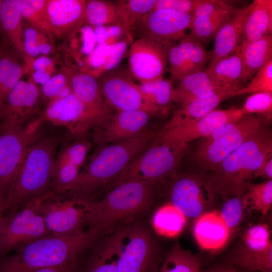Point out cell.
I'll return each instance as SVG.
<instances>
[{"label":"cell","instance_id":"obj_2","mask_svg":"<svg viewBox=\"0 0 272 272\" xmlns=\"http://www.w3.org/2000/svg\"><path fill=\"white\" fill-rule=\"evenodd\" d=\"M270 157L272 135L266 126L229 155L215 170L205 173L219 196H241L246 192L258 168Z\"/></svg>","mask_w":272,"mask_h":272},{"label":"cell","instance_id":"obj_19","mask_svg":"<svg viewBox=\"0 0 272 272\" xmlns=\"http://www.w3.org/2000/svg\"><path fill=\"white\" fill-rule=\"evenodd\" d=\"M72 92L86 109L90 128H98L112 115V109L105 101L98 79L84 72L70 73Z\"/></svg>","mask_w":272,"mask_h":272},{"label":"cell","instance_id":"obj_25","mask_svg":"<svg viewBox=\"0 0 272 272\" xmlns=\"http://www.w3.org/2000/svg\"><path fill=\"white\" fill-rule=\"evenodd\" d=\"M238 90L235 88L220 90L209 98L195 99L181 104V107L174 113L162 129L178 126L201 117L215 109L223 101L234 97Z\"/></svg>","mask_w":272,"mask_h":272},{"label":"cell","instance_id":"obj_57","mask_svg":"<svg viewBox=\"0 0 272 272\" xmlns=\"http://www.w3.org/2000/svg\"><path fill=\"white\" fill-rule=\"evenodd\" d=\"M6 192L0 189V220L5 217L4 214L6 212Z\"/></svg>","mask_w":272,"mask_h":272},{"label":"cell","instance_id":"obj_48","mask_svg":"<svg viewBox=\"0 0 272 272\" xmlns=\"http://www.w3.org/2000/svg\"><path fill=\"white\" fill-rule=\"evenodd\" d=\"M204 1L205 0H157L153 10L166 9L192 14Z\"/></svg>","mask_w":272,"mask_h":272},{"label":"cell","instance_id":"obj_49","mask_svg":"<svg viewBox=\"0 0 272 272\" xmlns=\"http://www.w3.org/2000/svg\"><path fill=\"white\" fill-rule=\"evenodd\" d=\"M234 8L226 2L219 0H205L192 14V17L207 16Z\"/></svg>","mask_w":272,"mask_h":272},{"label":"cell","instance_id":"obj_27","mask_svg":"<svg viewBox=\"0 0 272 272\" xmlns=\"http://www.w3.org/2000/svg\"><path fill=\"white\" fill-rule=\"evenodd\" d=\"M239 48L243 65L241 82L244 83L272 60V35L253 41H241Z\"/></svg>","mask_w":272,"mask_h":272},{"label":"cell","instance_id":"obj_53","mask_svg":"<svg viewBox=\"0 0 272 272\" xmlns=\"http://www.w3.org/2000/svg\"><path fill=\"white\" fill-rule=\"evenodd\" d=\"M76 262L69 263L58 266L39 268L29 272H75Z\"/></svg>","mask_w":272,"mask_h":272},{"label":"cell","instance_id":"obj_36","mask_svg":"<svg viewBox=\"0 0 272 272\" xmlns=\"http://www.w3.org/2000/svg\"><path fill=\"white\" fill-rule=\"evenodd\" d=\"M24 72V68L12 55L3 51L0 55V109Z\"/></svg>","mask_w":272,"mask_h":272},{"label":"cell","instance_id":"obj_42","mask_svg":"<svg viewBox=\"0 0 272 272\" xmlns=\"http://www.w3.org/2000/svg\"><path fill=\"white\" fill-rule=\"evenodd\" d=\"M177 41L186 54L192 72L202 70L210 58V52L207 51L202 43L188 34Z\"/></svg>","mask_w":272,"mask_h":272},{"label":"cell","instance_id":"obj_37","mask_svg":"<svg viewBox=\"0 0 272 272\" xmlns=\"http://www.w3.org/2000/svg\"><path fill=\"white\" fill-rule=\"evenodd\" d=\"M140 87L147 101L160 111L175 102V88L171 80L162 79L141 84Z\"/></svg>","mask_w":272,"mask_h":272},{"label":"cell","instance_id":"obj_1","mask_svg":"<svg viewBox=\"0 0 272 272\" xmlns=\"http://www.w3.org/2000/svg\"><path fill=\"white\" fill-rule=\"evenodd\" d=\"M104 231L90 228L72 235L50 234L0 258V272H29L77 262L79 253L95 241Z\"/></svg>","mask_w":272,"mask_h":272},{"label":"cell","instance_id":"obj_60","mask_svg":"<svg viewBox=\"0 0 272 272\" xmlns=\"http://www.w3.org/2000/svg\"><path fill=\"white\" fill-rule=\"evenodd\" d=\"M3 3V0H0V15L1 13Z\"/></svg>","mask_w":272,"mask_h":272},{"label":"cell","instance_id":"obj_34","mask_svg":"<svg viewBox=\"0 0 272 272\" xmlns=\"http://www.w3.org/2000/svg\"><path fill=\"white\" fill-rule=\"evenodd\" d=\"M85 15V22L94 28L121 27L116 3L102 0L86 1Z\"/></svg>","mask_w":272,"mask_h":272},{"label":"cell","instance_id":"obj_6","mask_svg":"<svg viewBox=\"0 0 272 272\" xmlns=\"http://www.w3.org/2000/svg\"><path fill=\"white\" fill-rule=\"evenodd\" d=\"M271 117L246 114L220 125L197 145L191 156L192 161L206 173L213 171L253 134L267 126Z\"/></svg>","mask_w":272,"mask_h":272},{"label":"cell","instance_id":"obj_44","mask_svg":"<svg viewBox=\"0 0 272 272\" xmlns=\"http://www.w3.org/2000/svg\"><path fill=\"white\" fill-rule=\"evenodd\" d=\"M79 173L80 168L77 166L55 159L51 181L52 191L60 192L76 179Z\"/></svg>","mask_w":272,"mask_h":272},{"label":"cell","instance_id":"obj_15","mask_svg":"<svg viewBox=\"0 0 272 272\" xmlns=\"http://www.w3.org/2000/svg\"><path fill=\"white\" fill-rule=\"evenodd\" d=\"M192 14L162 9L152 10L133 26L138 38H149L169 46L184 36L189 29Z\"/></svg>","mask_w":272,"mask_h":272},{"label":"cell","instance_id":"obj_40","mask_svg":"<svg viewBox=\"0 0 272 272\" xmlns=\"http://www.w3.org/2000/svg\"><path fill=\"white\" fill-rule=\"evenodd\" d=\"M246 194L249 205L262 215H266L272 206V180L259 183H250Z\"/></svg>","mask_w":272,"mask_h":272},{"label":"cell","instance_id":"obj_46","mask_svg":"<svg viewBox=\"0 0 272 272\" xmlns=\"http://www.w3.org/2000/svg\"><path fill=\"white\" fill-rule=\"evenodd\" d=\"M241 109L243 115L257 114L271 117L272 93H253L246 98Z\"/></svg>","mask_w":272,"mask_h":272},{"label":"cell","instance_id":"obj_58","mask_svg":"<svg viewBox=\"0 0 272 272\" xmlns=\"http://www.w3.org/2000/svg\"><path fill=\"white\" fill-rule=\"evenodd\" d=\"M7 220V216H5L4 218L0 220V234L2 230V229L4 225L5 224Z\"/></svg>","mask_w":272,"mask_h":272},{"label":"cell","instance_id":"obj_29","mask_svg":"<svg viewBox=\"0 0 272 272\" xmlns=\"http://www.w3.org/2000/svg\"><path fill=\"white\" fill-rule=\"evenodd\" d=\"M272 32V1L255 0L245 21L242 41L257 40Z\"/></svg>","mask_w":272,"mask_h":272},{"label":"cell","instance_id":"obj_38","mask_svg":"<svg viewBox=\"0 0 272 272\" xmlns=\"http://www.w3.org/2000/svg\"><path fill=\"white\" fill-rule=\"evenodd\" d=\"M157 0H126L116 3L121 27L127 34L143 16L153 10Z\"/></svg>","mask_w":272,"mask_h":272},{"label":"cell","instance_id":"obj_33","mask_svg":"<svg viewBox=\"0 0 272 272\" xmlns=\"http://www.w3.org/2000/svg\"><path fill=\"white\" fill-rule=\"evenodd\" d=\"M157 272H202L200 258L176 243Z\"/></svg>","mask_w":272,"mask_h":272},{"label":"cell","instance_id":"obj_51","mask_svg":"<svg viewBox=\"0 0 272 272\" xmlns=\"http://www.w3.org/2000/svg\"><path fill=\"white\" fill-rule=\"evenodd\" d=\"M36 37L37 35L34 37L24 38L25 51L29 58H33L40 54L36 42Z\"/></svg>","mask_w":272,"mask_h":272},{"label":"cell","instance_id":"obj_20","mask_svg":"<svg viewBox=\"0 0 272 272\" xmlns=\"http://www.w3.org/2000/svg\"><path fill=\"white\" fill-rule=\"evenodd\" d=\"M156 114L144 110L116 111L97 128L95 140L106 145L132 137L147 129L150 119Z\"/></svg>","mask_w":272,"mask_h":272},{"label":"cell","instance_id":"obj_39","mask_svg":"<svg viewBox=\"0 0 272 272\" xmlns=\"http://www.w3.org/2000/svg\"><path fill=\"white\" fill-rule=\"evenodd\" d=\"M220 213L227 225L232 238L236 233L249 206L246 193L241 196H226Z\"/></svg>","mask_w":272,"mask_h":272},{"label":"cell","instance_id":"obj_24","mask_svg":"<svg viewBox=\"0 0 272 272\" xmlns=\"http://www.w3.org/2000/svg\"><path fill=\"white\" fill-rule=\"evenodd\" d=\"M250 9V4L235 9L220 28L210 52L211 62L233 53L239 47Z\"/></svg>","mask_w":272,"mask_h":272},{"label":"cell","instance_id":"obj_14","mask_svg":"<svg viewBox=\"0 0 272 272\" xmlns=\"http://www.w3.org/2000/svg\"><path fill=\"white\" fill-rule=\"evenodd\" d=\"M131 78L127 71L117 67L100 76L99 86L106 104L117 111L144 110L157 113L159 112L147 101L140 85Z\"/></svg>","mask_w":272,"mask_h":272},{"label":"cell","instance_id":"obj_16","mask_svg":"<svg viewBox=\"0 0 272 272\" xmlns=\"http://www.w3.org/2000/svg\"><path fill=\"white\" fill-rule=\"evenodd\" d=\"M169 46L144 37L132 42L128 53L127 72L131 77L141 84L163 79Z\"/></svg>","mask_w":272,"mask_h":272},{"label":"cell","instance_id":"obj_4","mask_svg":"<svg viewBox=\"0 0 272 272\" xmlns=\"http://www.w3.org/2000/svg\"><path fill=\"white\" fill-rule=\"evenodd\" d=\"M57 142L53 137L35 142L29 149L6 195V212L17 211L28 201L51 190Z\"/></svg>","mask_w":272,"mask_h":272},{"label":"cell","instance_id":"obj_23","mask_svg":"<svg viewBox=\"0 0 272 272\" xmlns=\"http://www.w3.org/2000/svg\"><path fill=\"white\" fill-rule=\"evenodd\" d=\"M193 229L197 243L204 250L219 251L231 238L229 230L219 211L210 210L196 218Z\"/></svg>","mask_w":272,"mask_h":272},{"label":"cell","instance_id":"obj_56","mask_svg":"<svg viewBox=\"0 0 272 272\" xmlns=\"http://www.w3.org/2000/svg\"><path fill=\"white\" fill-rule=\"evenodd\" d=\"M202 272H238V270L236 266L224 263Z\"/></svg>","mask_w":272,"mask_h":272},{"label":"cell","instance_id":"obj_41","mask_svg":"<svg viewBox=\"0 0 272 272\" xmlns=\"http://www.w3.org/2000/svg\"><path fill=\"white\" fill-rule=\"evenodd\" d=\"M23 18L31 26L51 34L46 17L47 0H19Z\"/></svg>","mask_w":272,"mask_h":272},{"label":"cell","instance_id":"obj_10","mask_svg":"<svg viewBox=\"0 0 272 272\" xmlns=\"http://www.w3.org/2000/svg\"><path fill=\"white\" fill-rule=\"evenodd\" d=\"M218 196L207 174L199 170L178 176L170 190V202L186 218L195 219L210 211Z\"/></svg>","mask_w":272,"mask_h":272},{"label":"cell","instance_id":"obj_43","mask_svg":"<svg viewBox=\"0 0 272 272\" xmlns=\"http://www.w3.org/2000/svg\"><path fill=\"white\" fill-rule=\"evenodd\" d=\"M258 92L272 93V60L255 73L247 86L236 91L234 96Z\"/></svg>","mask_w":272,"mask_h":272},{"label":"cell","instance_id":"obj_55","mask_svg":"<svg viewBox=\"0 0 272 272\" xmlns=\"http://www.w3.org/2000/svg\"><path fill=\"white\" fill-rule=\"evenodd\" d=\"M50 73L46 71H35L32 74L33 82L42 85L45 84L50 78Z\"/></svg>","mask_w":272,"mask_h":272},{"label":"cell","instance_id":"obj_5","mask_svg":"<svg viewBox=\"0 0 272 272\" xmlns=\"http://www.w3.org/2000/svg\"><path fill=\"white\" fill-rule=\"evenodd\" d=\"M154 183L127 182L115 186L100 200L87 198V225L105 232L118 221L144 211L152 202Z\"/></svg>","mask_w":272,"mask_h":272},{"label":"cell","instance_id":"obj_32","mask_svg":"<svg viewBox=\"0 0 272 272\" xmlns=\"http://www.w3.org/2000/svg\"><path fill=\"white\" fill-rule=\"evenodd\" d=\"M186 217L171 202L160 207L155 213L152 224L155 231L160 235L175 237L183 230Z\"/></svg>","mask_w":272,"mask_h":272},{"label":"cell","instance_id":"obj_61","mask_svg":"<svg viewBox=\"0 0 272 272\" xmlns=\"http://www.w3.org/2000/svg\"><path fill=\"white\" fill-rule=\"evenodd\" d=\"M3 51H3V50L2 49V47H1V44H0V55L3 53Z\"/></svg>","mask_w":272,"mask_h":272},{"label":"cell","instance_id":"obj_30","mask_svg":"<svg viewBox=\"0 0 272 272\" xmlns=\"http://www.w3.org/2000/svg\"><path fill=\"white\" fill-rule=\"evenodd\" d=\"M19 0H4L0 15L2 27L10 43L26 61L30 58L24 47V29Z\"/></svg>","mask_w":272,"mask_h":272},{"label":"cell","instance_id":"obj_52","mask_svg":"<svg viewBox=\"0 0 272 272\" xmlns=\"http://www.w3.org/2000/svg\"><path fill=\"white\" fill-rule=\"evenodd\" d=\"M259 177L266 180H272V157L265 161L255 172L254 178Z\"/></svg>","mask_w":272,"mask_h":272},{"label":"cell","instance_id":"obj_21","mask_svg":"<svg viewBox=\"0 0 272 272\" xmlns=\"http://www.w3.org/2000/svg\"><path fill=\"white\" fill-rule=\"evenodd\" d=\"M40 117L43 122L64 126L75 134H83L91 129L85 107L73 92L49 102Z\"/></svg>","mask_w":272,"mask_h":272},{"label":"cell","instance_id":"obj_12","mask_svg":"<svg viewBox=\"0 0 272 272\" xmlns=\"http://www.w3.org/2000/svg\"><path fill=\"white\" fill-rule=\"evenodd\" d=\"M43 122L40 116L22 127L0 133V189L7 192Z\"/></svg>","mask_w":272,"mask_h":272},{"label":"cell","instance_id":"obj_7","mask_svg":"<svg viewBox=\"0 0 272 272\" xmlns=\"http://www.w3.org/2000/svg\"><path fill=\"white\" fill-rule=\"evenodd\" d=\"M153 141L112 180L114 187L134 181L155 182L175 171L185 154L187 145Z\"/></svg>","mask_w":272,"mask_h":272},{"label":"cell","instance_id":"obj_59","mask_svg":"<svg viewBox=\"0 0 272 272\" xmlns=\"http://www.w3.org/2000/svg\"><path fill=\"white\" fill-rule=\"evenodd\" d=\"M238 272H257V271L251 270H250V269H246V268H242V267H240V269H239V270L238 271Z\"/></svg>","mask_w":272,"mask_h":272},{"label":"cell","instance_id":"obj_8","mask_svg":"<svg viewBox=\"0 0 272 272\" xmlns=\"http://www.w3.org/2000/svg\"><path fill=\"white\" fill-rule=\"evenodd\" d=\"M53 192L32 199L14 213L8 214L0 234V258L17 249L50 234L39 212L42 201Z\"/></svg>","mask_w":272,"mask_h":272},{"label":"cell","instance_id":"obj_45","mask_svg":"<svg viewBox=\"0 0 272 272\" xmlns=\"http://www.w3.org/2000/svg\"><path fill=\"white\" fill-rule=\"evenodd\" d=\"M72 92L70 74L60 73L51 77L41 88L43 96L49 100V102Z\"/></svg>","mask_w":272,"mask_h":272},{"label":"cell","instance_id":"obj_9","mask_svg":"<svg viewBox=\"0 0 272 272\" xmlns=\"http://www.w3.org/2000/svg\"><path fill=\"white\" fill-rule=\"evenodd\" d=\"M86 199L67 191L53 192L44 199L39 212L50 233L72 235L84 232L87 225Z\"/></svg>","mask_w":272,"mask_h":272},{"label":"cell","instance_id":"obj_22","mask_svg":"<svg viewBox=\"0 0 272 272\" xmlns=\"http://www.w3.org/2000/svg\"><path fill=\"white\" fill-rule=\"evenodd\" d=\"M86 1L47 0V23L52 35L63 38L85 22Z\"/></svg>","mask_w":272,"mask_h":272},{"label":"cell","instance_id":"obj_50","mask_svg":"<svg viewBox=\"0 0 272 272\" xmlns=\"http://www.w3.org/2000/svg\"><path fill=\"white\" fill-rule=\"evenodd\" d=\"M84 43L82 51L85 53H90L93 49L94 44L96 42L94 31L89 27L83 29Z\"/></svg>","mask_w":272,"mask_h":272},{"label":"cell","instance_id":"obj_17","mask_svg":"<svg viewBox=\"0 0 272 272\" xmlns=\"http://www.w3.org/2000/svg\"><path fill=\"white\" fill-rule=\"evenodd\" d=\"M243 115L241 108L214 109L198 119L171 128L161 129L157 132L155 139L187 145L193 140L207 137L220 125L237 121Z\"/></svg>","mask_w":272,"mask_h":272},{"label":"cell","instance_id":"obj_35","mask_svg":"<svg viewBox=\"0 0 272 272\" xmlns=\"http://www.w3.org/2000/svg\"><path fill=\"white\" fill-rule=\"evenodd\" d=\"M235 9L234 8L210 16L192 17L188 35L202 43L209 42L215 37Z\"/></svg>","mask_w":272,"mask_h":272},{"label":"cell","instance_id":"obj_26","mask_svg":"<svg viewBox=\"0 0 272 272\" xmlns=\"http://www.w3.org/2000/svg\"><path fill=\"white\" fill-rule=\"evenodd\" d=\"M207 71L218 90L242 88L243 65L239 47L233 53L211 62Z\"/></svg>","mask_w":272,"mask_h":272},{"label":"cell","instance_id":"obj_11","mask_svg":"<svg viewBox=\"0 0 272 272\" xmlns=\"http://www.w3.org/2000/svg\"><path fill=\"white\" fill-rule=\"evenodd\" d=\"M271 232L266 224L247 228L227 254L225 264L260 272L272 271Z\"/></svg>","mask_w":272,"mask_h":272},{"label":"cell","instance_id":"obj_54","mask_svg":"<svg viewBox=\"0 0 272 272\" xmlns=\"http://www.w3.org/2000/svg\"><path fill=\"white\" fill-rule=\"evenodd\" d=\"M52 63L53 62L50 58L46 56H42L34 59L32 63V66L35 71H46L48 72V70L49 69H50Z\"/></svg>","mask_w":272,"mask_h":272},{"label":"cell","instance_id":"obj_3","mask_svg":"<svg viewBox=\"0 0 272 272\" xmlns=\"http://www.w3.org/2000/svg\"><path fill=\"white\" fill-rule=\"evenodd\" d=\"M156 132L146 129L121 142L104 146L90 160L76 179L60 192L85 197L114 179L153 141Z\"/></svg>","mask_w":272,"mask_h":272},{"label":"cell","instance_id":"obj_13","mask_svg":"<svg viewBox=\"0 0 272 272\" xmlns=\"http://www.w3.org/2000/svg\"><path fill=\"white\" fill-rule=\"evenodd\" d=\"M125 227L117 260L118 272H157L158 253L150 232L144 225L127 227V242L124 243Z\"/></svg>","mask_w":272,"mask_h":272},{"label":"cell","instance_id":"obj_18","mask_svg":"<svg viewBox=\"0 0 272 272\" xmlns=\"http://www.w3.org/2000/svg\"><path fill=\"white\" fill-rule=\"evenodd\" d=\"M39 96L36 84L20 80L0 109V133L22 127L30 122Z\"/></svg>","mask_w":272,"mask_h":272},{"label":"cell","instance_id":"obj_31","mask_svg":"<svg viewBox=\"0 0 272 272\" xmlns=\"http://www.w3.org/2000/svg\"><path fill=\"white\" fill-rule=\"evenodd\" d=\"M123 228L106 238L97 249L85 272H118L117 260Z\"/></svg>","mask_w":272,"mask_h":272},{"label":"cell","instance_id":"obj_28","mask_svg":"<svg viewBox=\"0 0 272 272\" xmlns=\"http://www.w3.org/2000/svg\"><path fill=\"white\" fill-rule=\"evenodd\" d=\"M178 82V86L175 88L174 101L181 104L195 99L209 98L220 90L215 86L207 70H201L190 73Z\"/></svg>","mask_w":272,"mask_h":272},{"label":"cell","instance_id":"obj_47","mask_svg":"<svg viewBox=\"0 0 272 272\" xmlns=\"http://www.w3.org/2000/svg\"><path fill=\"white\" fill-rule=\"evenodd\" d=\"M91 144L79 140L67 145L58 154L56 159L73 164L80 169L85 162Z\"/></svg>","mask_w":272,"mask_h":272}]
</instances>
